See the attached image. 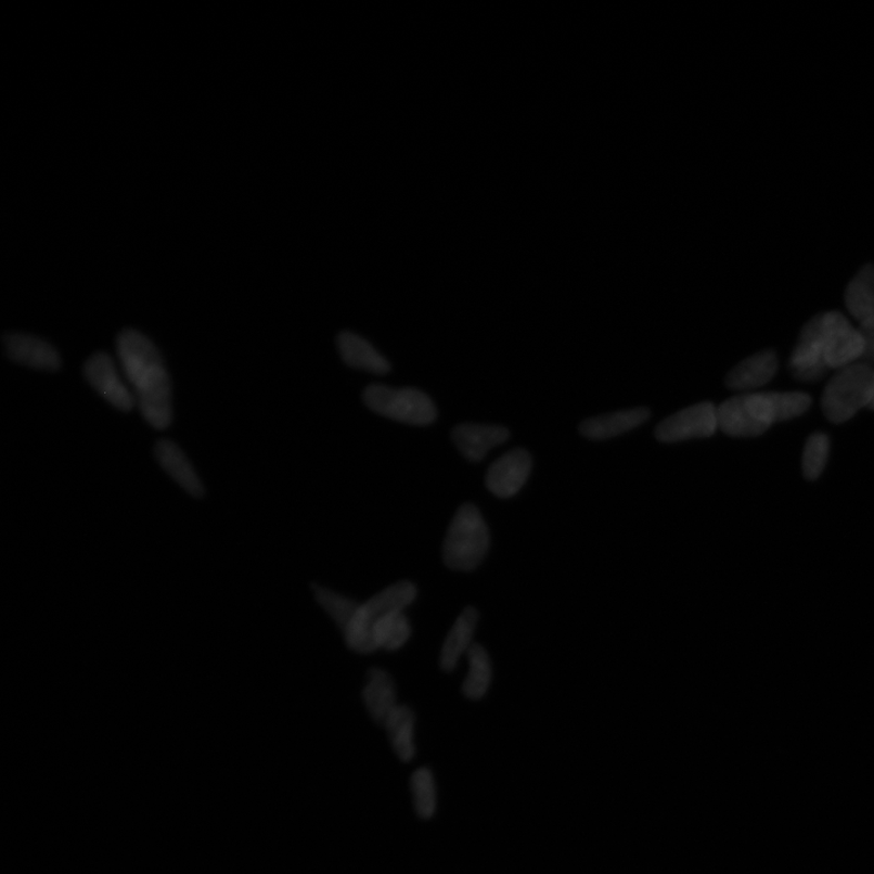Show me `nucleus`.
Listing matches in <instances>:
<instances>
[{
	"mask_svg": "<svg viewBox=\"0 0 874 874\" xmlns=\"http://www.w3.org/2000/svg\"><path fill=\"white\" fill-rule=\"evenodd\" d=\"M117 352L140 412L155 429H167L172 416L171 385L155 344L139 331L125 330L118 335Z\"/></svg>",
	"mask_w": 874,
	"mask_h": 874,
	"instance_id": "1",
	"label": "nucleus"
},
{
	"mask_svg": "<svg viewBox=\"0 0 874 874\" xmlns=\"http://www.w3.org/2000/svg\"><path fill=\"white\" fill-rule=\"evenodd\" d=\"M490 547V531L479 510L464 504L455 513L444 543V561L455 571L479 566Z\"/></svg>",
	"mask_w": 874,
	"mask_h": 874,
	"instance_id": "2",
	"label": "nucleus"
},
{
	"mask_svg": "<svg viewBox=\"0 0 874 874\" xmlns=\"http://www.w3.org/2000/svg\"><path fill=\"white\" fill-rule=\"evenodd\" d=\"M873 396L874 370L857 362L838 370L830 380L822 395V412L831 423L841 424L870 408Z\"/></svg>",
	"mask_w": 874,
	"mask_h": 874,
	"instance_id": "3",
	"label": "nucleus"
},
{
	"mask_svg": "<svg viewBox=\"0 0 874 874\" xmlns=\"http://www.w3.org/2000/svg\"><path fill=\"white\" fill-rule=\"evenodd\" d=\"M416 596V588L411 582L395 583L375 594L369 602L360 604L351 622L344 630L345 642L356 653L371 654L375 652L373 629L385 616L396 612H404Z\"/></svg>",
	"mask_w": 874,
	"mask_h": 874,
	"instance_id": "4",
	"label": "nucleus"
},
{
	"mask_svg": "<svg viewBox=\"0 0 874 874\" xmlns=\"http://www.w3.org/2000/svg\"><path fill=\"white\" fill-rule=\"evenodd\" d=\"M363 400L372 411L394 421L426 425L436 419L434 402L420 390L372 385L365 389Z\"/></svg>",
	"mask_w": 874,
	"mask_h": 874,
	"instance_id": "5",
	"label": "nucleus"
},
{
	"mask_svg": "<svg viewBox=\"0 0 874 874\" xmlns=\"http://www.w3.org/2000/svg\"><path fill=\"white\" fill-rule=\"evenodd\" d=\"M821 317L828 369L838 371L860 362L865 351L860 331L853 329L839 311L821 313Z\"/></svg>",
	"mask_w": 874,
	"mask_h": 874,
	"instance_id": "6",
	"label": "nucleus"
},
{
	"mask_svg": "<svg viewBox=\"0 0 874 874\" xmlns=\"http://www.w3.org/2000/svg\"><path fill=\"white\" fill-rule=\"evenodd\" d=\"M788 369L800 382H817L825 377L828 365L825 361V339H823L822 317L818 314L801 330L799 340L793 350Z\"/></svg>",
	"mask_w": 874,
	"mask_h": 874,
	"instance_id": "7",
	"label": "nucleus"
},
{
	"mask_svg": "<svg viewBox=\"0 0 874 874\" xmlns=\"http://www.w3.org/2000/svg\"><path fill=\"white\" fill-rule=\"evenodd\" d=\"M718 425V411L714 403L703 402L668 416L657 426L660 442H679L714 435Z\"/></svg>",
	"mask_w": 874,
	"mask_h": 874,
	"instance_id": "8",
	"label": "nucleus"
},
{
	"mask_svg": "<svg viewBox=\"0 0 874 874\" xmlns=\"http://www.w3.org/2000/svg\"><path fill=\"white\" fill-rule=\"evenodd\" d=\"M748 409L756 419L770 426L805 414L811 398L805 393H755L745 394Z\"/></svg>",
	"mask_w": 874,
	"mask_h": 874,
	"instance_id": "9",
	"label": "nucleus"
},
{
	"mask_svg": "<svg viewBox=\"0 0 874 874\" xmlns=\"http://www.w3.org/2000/svg\"><path fill=\"white\" fill-rule=\"evenodd\" d=\"M83 371L89 384L112 406L124 412L133 410L134 396L120 381L116 365L107 354L90 356Z\"/></svg>",
	"mask_w": 874,
	"mask_h": 874,
	"instance_id": "10",
	"label": "nucleus"
},
{
	"mask_svg": "<svg viewBox=\"0 0 874 874\" xmlns=\"http://www.w3.org/2000/svg\"><path fill=\"white\" fill-rule=\"evenodd\" d=\"M4 351L10 361L38 371H59L61 358L52 344L36 335L9 332L3 337Z\"/></svg>",
	"mask_w": 874,
	"mask_h": 874,
	"instance_id": "11",
	"label": "nucleus"
},
{
	"mask_svg": "<svg viewBox=\"0 0 874 874\" xmlns=\"http://www.w3.org/2000/svg\"><path fill=\"white\" fill-rule=\"evenodd\" d=\"M531 467V455L527 451L513 450L491 465L486 475V485L494 496L511 498L523 489Z\"/></svg>",
	"mask_w": 874,
	"mask_h": 874,
	"instance_id": "12",
	"label": "nucleus"
},
{
	"mask_svg": "<svg viewBox=\"0 0 874 874\" xmlns=\"http://www.w3.org/2000/svg\"><path fill=\"white\" fill-rule=\"evenodd\" d=\"M510 432L503 426L463 424L453 430V441L465 459L479 462L493 447L507 440Z\"/></svg>",
	"mask_w": 874,
	"mask_h": 874,
	"instance_id": "13",
	"label": "nucleus"
},
{
	"mask_svg": "<svg viewBox=\"0 0 874 874\" xmlns=\"http://www.w3.org/2000/svg\"><path fill=\"white\" fill-rule=\"evenodd\" d=\"M777 369L779 360L775 351H761L736 365L729 373L727 384L731 390L735 391L755 390L774 378Z\"/></svg>",
	"mask_w": 874,
	"mask_h": 874,
	"instance_id": "14",
	"label": "nucleus"
},
{
	"mask_svg": "<svg viewBox=\"0 0 874 874\" xmlns=\"http://www.w3.org/2000/svg\"><path fill=\"white\" fill-rule=\"evenodd\" d=\"M155 454L162 467L175 479L185 491L193 497H202L205 489L200 477L187 454L180 447L168 439L159 440L155 446Z\"/></svg>",
	"mask_w": 874,
	"mask_h": 874,
	"instance_id": "15",
	"label": "nucleus"
},
{
	"mask_svg": "<svg viewBox=\"0 0 874 874\" xmlns=\"http://www.w3.org/2000/svg\"><path fill=\"white\" fill-rule=\"evenodd\" d=\"M479 622V613L474 607H466L454 622L447 635L440 655V666L445 672H452L463 655L470 653L475 630Z\"/></svg>",
	"mask_w": 874,
	"mask_h": 874,
	"instance_id": "16",
	"label": "nucleus"
},
{
	"mask_svg": "<svg viewBox=\"0 0 874 874\" xmlns=\"http://www.w3.org/2000/svg\"><path fill=\"white\" fill-rule=\"evenodd\" d=\"M718 411L719 429L735 437H750L764 434L769 426L759 422L748 409L745 395L735 396L721 403Z\"/></svg>",
	"mask_w": 874,
	"mask_h": 874,
	"instance_id": "17",
	"label": "nucleus"
},
{
	"mask_svg": "<svg viewBox=\"0 0 874 874\" xmlns=\"http://www.w3.org/2000/svg\"><path fill=\"white\" fill-rule=\"evenodd\" d=\"M362 697L371 717L375 723L382 727H384L394 709L399 706L398 701H396L395 684L391 677L380 668L370 670L369 682L362 691Z\"/></svg>",
	"mask_w": 874,
	"mask_h": 874,
	"instance_id": "18",
	"label": "nucleus"
},
{
	"mask_svg": "<svg viewBox=\"0 0 874 874\" xmlns=\"http://www.w3.org/2000/svg\"><path fill=\"white\" fill-rule=\"evenodd\" d=\"M650 412L646 409H634L595 416L579 426L588 439L606 440L612 437L633 430L648 420Z\"/></svg>",
	"mask_w": 874,
	"mask_h": 874,
	"instance_id": "19",
	"label": "nucleus"
},
{
	"mask_svg": "<svg viewBox=\"0 0 874 874\" xmlns=\"http://www.w3.org/2000/svg\"><path fill=\"white\" fill-rule=\"evenodd\" d=\"M339 350L345 362L351 368L375 374H385L390 371V364L372 345L350 332L339 335Z\"/></svg>",
	"mask_w": 874,
	"mask_h": 874,
	"instance_id": "20",
	"label": "nucleus"
},
{
	"mask_svg": "<svg viewBox=\"0 0 874 874\" xmlns=\"http://www.w3.org/2000/svg\"><path fill=\"white\" fill-rule=\"evenodd\" d=\"M846 305L851 317L860 323L874 318V266L863 267L848 284Z\"/></svg>",
	"mask_w": 874,
	"mask_h": 874,
	"instance_id": "21",
	"label": "nucleus"
},
{
	"mask_svg": "<svg viewBox=\"0 0 874 874\" xmlns=\"http://www.w3.org/2000/svg\"><path fill=\"white\" fill-rule=\"evenodd\" d=\"M414 724L413 710L400 705L394 709L384 724L396 756L406 763L411 761L415 755Z\"/></svg>",
	"mask_w": 874,
	"mask_h": 874,
	"instance_id": "22",
	"label": "nucleus"
},
{
	"mask_svg": "<svg viewBox=\"0 0 874 874\" xmlns=\"http://www.w3.org/2000/svg\"><path fill=\"white\" fill-rule=\"evenodd\" d=\"M470 674L463 683V694L471 699H480L489 690L492 679V666L489 654L480 644H474L470 653Z\"/></svg>",
	"mask_w": 874,
	"mask_h": 874,
	"instance_id": "23",
	"label": "nucleus"
},
{
	"mask_svg": "<svg viewBox=\"0 0 874 874\" xmlns=\"http://www.w3.org/2000/svg\"><path fill=\"white\" fill-rule=\"evenodd\" d=\"M412 629L409 618L403 612H396L385 616L373 629V644L375 650L384 648L395 652L409 642Z\"/></svg>",
	"mask_w": 874,
	"mask_h": 874,
	"instance_id": "24",
	"label": "nucleus"
},
{
	"mask_svg": "<svg viewBox=\"0 0 874 874\" xmlns=\"http://www.w3.org/2000/svg\"><path fill=\"white\" fill-rule=\"evenodd\" d=\"M313 594L324 612L332 617L333 621L337 624L344 632L351 622L356 612H358L360 604L321 586H313Z\"/></svg>",
	"mask_w": 874,
	"mask_h": 874,
	"instance_id": "25",
	"label": "nucleus"
},
{
	"mask_svg": "<svg viewBox=\"0 0 874 874\" xmlns=\"http://www.w3.org/2000/svg\"><path fill=\"white\" fill-rule=\"evenodd\" d=\"M413 806L422 819H430L435 814L437 795L434 776L429 769L416 770L411 780Z\"/></svg>",
	"mask_w": 874,
	"mask_h": 874,
	"instance_id": "26",
	"label": "nucleus"
},
{
	"mask_svg": "<svg viewBox=\"0 0 874 874\" xmlns=\"http://www.w3.org/2000/svg\"><path fill=\"white\" fill-rule=\"evenodd\" d=\"M830 439L826 434L817 433L809 437L802 453V473L808 480H817L827 464Z\"/></svg>",
	"mask_w": 874,
	"mask_h": 874,
	"instance_id": "27",
	"label": "nucleus"
},
{
	"mask_svg": "<svg viewBox=\"0 0 874 874\" xmlns=\"http://www.w3.org/2000/svg\"><path fill=\"white\" fill-rule=\"evenodd\" d=\"M863 343H865V351H863V356L860 362L866 363L873 368L874 365V318L860 323L859 329Z\"/></svg>",
	"mask_w": 874,
	"mask_h": 874,
	"instance_id": "28",
	"label": "nucleus"
},
{
	"mask_svg": "<svg viewBox=\"0 0 874 874\" xmlns=\"http://www.w3.org/2000/svg\"><path fill=\"white\" fill-rule=\"evenodd\" d=\"M869 409H870V410H874V396H873V399H872V402H871V404H870V408H869Z\"/></svg>",
	"mask_w": 874,
	"mask_h": 874,
	"instance_id": "29",
	"label": "nucleus"
}]
</instances>
